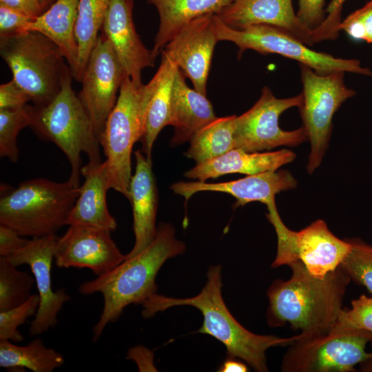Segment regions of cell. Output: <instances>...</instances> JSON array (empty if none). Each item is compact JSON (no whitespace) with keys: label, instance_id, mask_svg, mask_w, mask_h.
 Segmentation results:
<instances>
[{"label":"cell","instance_id":"obj_1","mask_svg":"<svg viewBox=\"0 0 372 372\" xmlns=\"http://www.w3.org/2000/svg\"><path fill=\"white\" fill-rule=\"evenodd\" d=\"M289 267L291 277L273 281L267 290L269 326L289 324L302 338L329 333L342 310L349 277L340 266L323 278L312 276L299 260Z\"/></svg>","mask_w":372,"mask_h":372},{"label":"cell","instance_id":"obj_2","mask_svg":"<svg viewBox=\"0 0 372 372\" xmlns=\"http://www.w3.org/2000/svg\"><path fill=\"white\" fill-rule=\"evenodd\" d=\"M175 229L161 223L153 241L142 251L125 260L110 272L83 282L79 292L83 295L100 293L103 307L94 325L92 341L96 342L108 324L116 322L130 304H143L156 293V278L169 259L185 252L183 242L175 236Z\"/></svg>","mask_w":372,"mask_h":372},{"label":"cell","instance_id":"obj_3","mask_svg":"<svg viewBox=\"0 0 372 372\" xmlns=\"http://www.w3.org/2000/svg\"><path fill=\"white\" fill-rule=\"evenodd\" d=\"M221 270L220 265L210 266L205 286L194 297L176 298L154 294L142 304V316L149 318L174 307H194L203 316L198 333L207 334L220 342L226 348L228 357L242 360L256 371L267 372L266 351L271 347L290 344L298 338V334L280 338L258 335L245 329L232 316L224 302Z\"/></svg>","mask_w":372,"mask_h":372},{"label":"cell","instance_id":"obj_4","mask_svg":"<svg viewBox=\"0 0 372 372\" xmlns=\"http://www.w3.org/2000/svg\"><path fill=\"white\" fill-rule=\"evenodd\" d=\"M79 192L80 187L69 180L58 183L38 178L23 181L15 188L1 192L0 225L23 237L55 234L67 225Z\"/></svg>","mask_w":372,"mask_h":372},{"label":"cell","instance_id":"obj_5","mask_svg":"<svg viewBox=\"0 0 372 372\" xmlns=\"http://www.w3.org/2000/svg\"><path fill=\"white\" fill-rule=\"evenodd\" d=\"M72 74L68 75L61 91L48 104L31 105L30 127L42 139L51 141L65 154L71 166L68 180L79 187L82 152L92 164L101 163L99 141L90 116L72 87Z\"/></svg>","mask_w":372,"mask_h":372},{"label":"cell","instance_id":"obj_6","mask_svg":"<svg viewBox=\"0 0 372 372\" xmlns=\"http://www.w3.org/2000/svg\"><path fill=\"white\" fill-rule=\"evenodd\" d=\"M154 84L153 77L144 85L126 76L99 138L106 156L109 188L128 200L132 151L134 143L143 136L146 111Z\"/></svg>","mask_w":372,"mask_h":372},{"label":"cell","instance_id":"obj_7","mask_svg":"<svg viewBox=\"0 0 372 372\" xmlns=\"http://www.w3.org/2000/svg\"><path fill=\"white\" fill-rule=\"evenodd\" d=\"M0 54L12 80L34 105L50 103L72 74L59 47L43 34L33 31L0 37Z\"/></svg>","mask_w":372,"mask_h":372},{"label":"cell","instance_id":"obj_8","mask_svg":"<svg viewBox=\"0 0 372 372\" xmlns=\"http://www.w3.org/2000/svg\"><path fill=\"white\" fill-rule=\"evenodd\" d=\"M218 41H226L238 48V57L247 50L261 54H277L297 61L320 74L335 72H353L372 76L368 68H363L357 59H342L310 49L302 41L277 27L256 24L235 28L223 22L214 14Z\"/></svg>","mask_w":372,"mask_h":372},{"label":"cell","instance_id":"obj_9","mask_svg":"<svg viewBox=\"0 0 372 372\" xmlns=\"http://www.w3.org/2000/svg\"><path fill=\"white\" fill-rule=\"evenodd\" d=\"M300 68L302 103L299 109L311 144L307 170L312 174L320 165L328 147L333 115L355 92L345 85L344 72L320 74L304 64Z\"/></svg>","mask_w":372,"mask_h":372},{"label":"cell","instance_id":"obj_10","mask_svg":"<svg viewBox=\"0 0 372 372\" xmlns=\"http://www.w3.org/2000/svg\"><path fill=\"white\" fill-rule=\"evenodd\" d=\"M298 338L291 343L281 362L284 372H350L366 360L369 332L329 333Z\"/></svg>","mask_w":372,"mask_h":372},{"label":"cell","instance_id":"obj_11","mask_svg":"<svg viewBox=\"0 0 372 372\" xmlns=\"http://www.w3.org/2000/svg\"><path fill=\"white\" fill-rule=\"evenodd\" d=\"M302 103V95L278 99L267 86L261 95L247 112L236 116L234 130V148L247 152H260L273 148L297 146L308 139L303 126L286 131L279 126V117L286 110Z\"/></svg>","mask_w":372,"mask_h":372},{"label":"cell","instance_id":"obj_12","mask_svg":"<svg viewBox=\"0 0 372 372\" xmlns=\"http://www.w3.org/2000/svg\"><path fill=\"white\" fill-rule=\"evenodd\" d=\"M125 76L110 41L101 33L83 74L82 88L78 95L99 141Z\"/></svg>","mask_w":372,"mask_h":372},{"label":"cell","instance_id":"obj_13","mask_svg":"<svg viewBox=\"0 0 372 372\" xmlns=\"http://www.w3.org/2000/svg\"><path fill=\"white\" fill-rule=\"evenodd\" d=\"M58 237L55 234L32 238L25 246L6 257L17 267L28 265L34 278L39 305L29 328L31 336L40 335L55 327L59 312L70 299L65 289H52L51 269Z\"/></svg>","mask_w":372,"mask_h":372},{"label":"cell","instance_id":"obj_14","mask_svg":"<svg viewBox=\"0 0 372 372\" xmlns=\"http://www.w3.org/2000/svg\"><path fill=\"white\" fill-rule=\"evenodd\" d=\"M54 258L60 268H88L97 276H103L126 258L111 237V231L99 227L69 225L58 237Z\"/></svg>","mask_w":372,"mask_h":372},{"label":"cell","instance_id":"obj_15","mask_svg":"<svg viewBox=\"0 0 372 372\" xmlns=\"http://www.w3.org/2000/svg\"><path fill=\"white\" fill-rule=\"evenodd\" d=\"M218 41L214 14H207L180 28L163 51L191 80L194 89L207 95V82Z\"/></svg>","mask_w":372,"mask_h":372},{"label":"cell","instance_id":"obj_16","mask_svg":"<svg viewBox=\"0 0 372 372\" xmlns=\"http://www.w3.org/2000/svg\"><path fill=\"white\" fill-rule=\"evenodd\" d=\"M296 187L297 181L289 172L276 170L228 182L179 181L172 185L170 189L174 194L183 196L186 201L200 192H218L230 194L236 199L234 208L258 201L266 205L269 211L277 209L275 200L277 194Z\"/></svg>","mask_w":372,"mask_h":372},{"label":"cell","instance_id":"obj_17","mask_svg":"<svg viewBox=\"0 0 372 372\" xmlns=\"http://www.w3.org/2000/svg\"><path fill=\"white\" fill-rule=\"evenodd\" d=\"M133 0H111L101 29L126 76L143 83L142 70L154 67L155 56L141 41L132 19Z\"/></svg>","mask_w":372,"mask_h":372},{"label":"cell","instance_id":"obj_18","mask_svg":"<svg viewBox=\"0 0 372 372\" xmlns=\"http://www.w3.org/2000/svg\"><path fill=\"white\" fill-rule=\"evenodd\" d=\"M351 248L349 240L338 238L319 219L293 231L287 265L299 260L312 276L323 278L340 266Z\"/></svg>","mask_w":372,"mask_h":372},{"label":"cell","instance_id":"obj_19","mask_svg":"<svg viewBox=\"0 0 372 372\" xmlns=\"http://www.w3.org/2000/svg\"><path fill=\"white\" fill-rule=\"evenodd\" d=\"M216 15L235 28L256 24L273 25L287 31L307 45H313L311 32L300 23L292 0H232Z\"/></svg>","mask_w":372,"mask_h":372},{"label":"cell","instance_id":"obj_20","mask_svg":"<svg viewBox=\"0 0 372 372\" xmlns=\"http://www.w3.org/2000/svg\"><path fill=\"white\" fill-rule=\"evenodd\" d=\"M135 172L130 185V198L133 211V229L135 241L125 258H132L145 249L154 239L157 227L158 189L152 172V163L148 161L141 149L134 153Z\"/></svg>","mask_w":372,"mask_h":372},{"label":"cell","instance_id":"obj_21","mask_svg":"<svg viewBox=\"0 0 372 372\" xmlns=\"http://www.w3.org/2000/svg\"><path fill=\"white\" fill-rule=\"evenodd\" d=\"M84 182L72 207L67 225H85L107 229L111 232L117 227L110 214L106 200L110 189L105 161L99 164L88 163L81 167Z\"/></svg>","mask_w":372,"mask_h":372},{"label":"cell","instance_id":"obj_22","mask_svg":"<svg viewBox=\"0 0 372 372\" xmlns=\"http://www.w3.org/2000/svg\"><path fill=\"white\" fill-rule=\"evenodd\" d=\"M296 154L287 149L268 152H247L234 148L214 159L196 164L187 170L185 176L205 182L229 174L239 173L254 175L268 171L278 170L291 163Z\"/></svg>","mask_w":372,"mask_h":372},{"label":"cell","instance_id":"obj_23","mask_svg":"<svg viewBox=\"0 0 372 372\" xmlns=\"http://www.w3.org/2000/svg\"><path fill=\"white\" fill-rule=\"evenodd\" d=\"M184 76L178 68L173 84L168 123L174 130L170 141L172 147L189 141L197 132L216 118L207 95L191 89Z\"/></svg>","mask_w":372,"mask_h":372},{"label":"cell","instance_id":"obj_24","mask_svg":"<svg viewBox=\"0 0 372 372\" xmlns=\"http://www.w3.org/2000/svg\"><path fill=\"white\" fill-rule=\"evenodd\" d=\"M79 0H56L45 11L32 20L25 32H39L60 49L74 78L79 62V50L74 28Z\"/></svg>","mask_w":372,"mask_h":372},{"label":"cell","instance_id":"obj_25","mask_svg":"<svg viewBox=\"0 0 372 372\" xmlns=\"http://www.w3.org/2000/svg\"><path fill=\"white\" fill-rule=\"evenodd\" d=\"M178 68L163 52L158 69L154 75V87L149 99L145 119L144 131L141 138L142 152L149 162L155 140L161 130L168 125L173 84Z\"/></svg>","mask_w":372,"mask_h":372},{"label":"cell","instance_id":"obj_26","mask_svg":"<svg viewBox=\"0 0 372 372\" xmlns=\"http://www.w3.org/2000/svg\"><path fill=\"white\" fill-rule=\"evenodd\" d=\"M158 11L160 23L152 50L155 58L184 25L207 14H217L232 0H148Z\"/></svg>","mask_w":372,"mask_h":372},{"label":"cell","instance_id":"obj_27","mask_svg":"<svg viewBox=\"0 0 372 372\" xmlns=\"http://www.w3.org/2000/svg\"><path fill=\"white\" fill-rule=\"evenodd\" d=\"M65 362L63 356L47 347L39 338L25 346L10 341H0V366L6 369H28L34 372H52Z\"/></svg>","mask_w":372,"mask_h":372},{"label":"cell","instance_id":"obj_28","mask_svg":"<svg viewBox=\"0 0 372 372\" xmlns=\"http://www.w3.org/2000/svg\"><path fill=\"white\" fill-rule=\"evenodd\" d=\"M236 116L216 117L203 127L189 141L190 145L185 155L199 164L234 149Z\"/></svg>","mask_w":372,"mask_h":372},{"label":"cell","instance_id":"obj_29","mask_svg":"<svg viewBox=\"0 0 372 372\" xmlns=\"http://www.w3.org/2000/svg\"><path fill=\"white\" fill-rule=\"evenodd\" d=\"M111 0H79L74 33L79 50L74 79L81 81L91 52L99 37Z\"/></svg>","mask_w":372,"mask_h":372},{"label":"cell","instance_id":"obj_30","mask_svg":"<svg viewBox=\"0 0 372 372\" xmlns=\"http://www.w3.org/2000/svg\"><path fill=\"white\" fill-rule=\"evenodd\" d=\"M17 267L7 258L0 257V311L22 304L32 295L34 276Z\"/></svg>","mask_w":372,"mask_h":372},{"label":"cell","instance_id":"obj_31","mask_svg":"<svg viewBox=\"0 0 372 372\" xmlns=\"http://www.w3.org/2000/svg\"><path fill=\"white\" fill-rule=\"evenodd\" d=\"M31 123V105L0 110V156L12 163L19 158L17 138L19 132Z\"/></svg>","mask_w":372,"mask_h":372},{"label":"cell","instance_id":"obj_32","mask_svg":"<svg viewBox=\"0 0 372 372\" xmlns=\"http://www.w3.org/2000/svg\"><path fill=\"white\" fill-rule=\"evenodd\" d=\"M349 240L351 248L340 267L351 280L372 294V245L359 238Z\"/></svg>","mask_w":372,"mask_h":372},{"label":"cell","instance_id":"obj_33","mask_svg":"<svg viewBox=\"0 0 372 372\" xmlns=\"http://www.w3.org/2000/svg\"><path fill=\"white\" fill-rule=\"evenodd\" d=\"M356 331L372 332V298L364 294L351 302V309H342L329 333Z\"/></svg>","mask_w":372,"mask_h":372},{"label":"cell","instance_id":"obj_34","mask_svg":"<svg viewBox=\"0 0 372 372\" xmlns=\"http://www.w3.org/2000/svg\"><path fill=\"white\" fill-rule=\"evenodd\" d=\"M39 305L38 294H32L22 304L0 311V341L20 342L24 339L18 327L35 316Z\"/></svg>","mask_w":372,"mask_h":372},{"label":"cell","instance_id":"obj_35","mask_svg":"<svg viewBox=\"0 0 372 372\" xmlns=\"http://www.w3.org/2000/svg\"><path fill=\"white\" fill-rule=\"evenodd\" d=\"M340 28L353 39L372 43V0L342 21Z\"/></svg>","mask_w":372,"mask_h":372},{"label":"cell","instance_id":"obj_36","mask_svg":"<svg viewBox=\"0 0 372 372\" xmlns=\"http://www.w3.org/2000/svg\"><path fill=\"white\" fill-rule=\"evenodd\" d=\"M346 0H331L325 8L323 22L311 32L314 43L326 40H335L339 35L342 22V10Z\"/></svg>","mask_w":372,"mask_h":372},{"label":"cell","instance_id":"obj_37","mask_svg":"<svg viewBox=\"0 0 372 372\" xmlns=\"http://www.w3.org/2000/svg\"><path fill=\"white\" fill-rule=\"evenodd\" d=\"M298 11L296 14L301 25L311 32L317 28L326 17L324 0H298Z\"/></svg>","mask_w":372,"mask_h":372},{"label":"cell","instance_id":"obj_38","mask_svg":"<svg viewBox=\"0 0 372 372\" xmlns=\"http://www.w3.org/2000/svg\"><path fill=\"white\" fill-rule=\"evenodd\" d=\"M33 19L16 10L0 4V37L25 32V27Z\"/></svg>","mask_w":372,"mask_h":372},{"label":"cell","instance_id":"obj_39","mask_svg":"<svg viewBox=\"0 0 372 372\" xmlns=\"http://www.w3.org/2000/svg\"><path fill=\"white\" fill-rule=\"evenodd\" d=\"M29 101L28 95L13 80L0 85V110L20 108Z\"/></svg>","mask_w":372,"mask_h":372},{"label":"cell","instance_id":"obj_40","mask_svg":"<svg viewBox=\"0 0 372 372\" xmlns=\"http://www.w3.org/2000/svg\"><path fill=\"white\" fill-rule=\"evenodd\" d=\"M28 241L13 229L0 225V257H8L25 246Z\"/></svg>","mask_w":372,"mask_h":372},{"label":"cell","instance_id":"obj_41","mask_svg":"<svg viewBox=\"0 0 372 372\" xmlns=\"http://www.w3.org/2000/svg\"><path fill=\"white\" fill-rule=\"evenodd\" d=\"M127 359L134 360L139 371H156L154 364V354L143 346H136L129 349Z\"/></svg>","mask_w":372,"mask_h":372},{"label":"cell","instance_id":"obj_42","mask_svg":"<svg viewBox=\"0 0 372 372\" xmlns=\"http://www.w3.org/2000/svg\"><path fill=\"white\" fill-rule=\"evenodd\" d=\"M0 4L16 10L33 19L43 12L39 0H0Z\"/></svg>","mask_w":372,"mask_h":372},{"label":"cell","instance_id":"obj_43","mask_svg":"<svg viewBox=\"0 0 372 372\" xmlns=\"http://www.w3.org/2000/svg\"><path fill=\"white\" fill-rule=\"evenodd\" d=\"M219 372H246L248 367L245 363L237 360L236 358L228 357L219 366Z\"/></svg>","mask_w":372,"mask_h":372},{"label":"cell","instance_id":"obj_44","mask_svg":"<svg viewBox=\"0 0 372 372\" xmlns=\"http://www.w3.org/2000/svg\"><path fill=\"white\" fill-rule=\"evenodd\" d=\"M360 366L362 371L372 372V353L366 360L360 364Z\"/></svg>","mask_w":372,"mask_h":372},{"label":"cell","instance_id":"obj_45","mask_svg":"<svg viewBox=\"0 0 372 372\" xmlns=\"http://www.w3.org/2000/svg\"><path fill=\"white\" fill-rule=\"evenodd\" d=\"M41 8L45 11L56 0H39Z\"/></svg>","mask_w":372,"mask_h":372},{"label":"cell","instance_id":"obj_46","mask_svg":"<svg viewBox=\"0 0 372 372\" xmlns=\"http://www.w3.org/2000/svg\"><path fill=\"white\" fill-rule=\"evenodd\" d=\"M369 342L371 343L372 344V332L371 333H369Z\"/></svg>","mask_w":372,"mask_h":372}]
</instances>
